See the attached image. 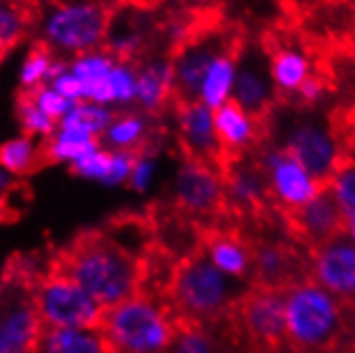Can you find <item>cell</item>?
<instances>
[{"instance_id": "obj_3", "label": "cell", "mask_w": 355, "mask_h": 353, "mask_svg": "<svg viewBox=\"0 0 355 353\" xmlns=\"http://www.w3.org/2000/svg\"><path fill=\"white\" fill-rule=\"evenodd\" d=\"M47 257H41L39 253H15L3 268L0 353H35L43 327L37 307V287L47 270Z\"/></svg>"}, {"instance_id": "obj_12", "label": "cell", "mask_w": 355, "mask_h": 353, "mask_svg": "<svg viewBox=\"0 0 355 353\" xmlns=\"http://www.w3.org/2000/svg\"><path fill=\"white\" fill-rule=\"evenodd\" d=\"M309 279L345 307L355 304V244L338 236L311 250Z\"/></svg>"}, {"instance_id": "obj_33", "label": "cell", "mask_w": 355, "mask_h": 353, "mask_svg": "<svg viewBox=\"0 0 355 353\" xmlns=\"http://www.w3.org/2000/svg\"><path fill=\"white\" fill-rule=\"evenodd\" d=\"M54 62H56V56L49 52V49H45L43 45L31 49L28 56L21 62V69H19L21 90H35V88L47 84L49 75H52Z\"/></svg>"}, {"instance_id": "obj_11", "label": "cell", "mask_w": 355, "mask_h": 353, "mask_svg": "<svg viewBox=\"0 0 355 353\" xmlns=\"http://www.w3.org/2000/svg\"><path fill=\"white\" fill-rule=\"evenodd\" d=\"M257 163L266 173L270 199L281 210H285V214H291L302 206H306L325 189L278 146H268L266 150H261Z\"/></svg>"}, {"instance_id": "obj_20", "label": "cell", "mask_w": 355, "mask_h": 353, "mask_svg": "<svg viewBox=\"0 0 355 353\" xmlns=\"http://www.w3.org/2000/svg\"><path fill=\"white\" fill-rule=\"evenodd\" d=\"M214 127L220 141L225 163L244 157L261 137V120L242 110L236 101L214 110Z\"/></svg>"}, {"instance_id": "obj_7", "label": "cell", "mask_w": 355, "mask_h": 353, "mask_svg": "<svg viewBox=\"0 0 355 353\" xmlns=\"http://www.w3.org/2000/svg\"><path fill=\"white\" fill-rule=\"evenodd\" d=\"M278 148H283L323 187L349 155L336 127L317 116H300L287 122Z\"/></svg>"}, {"instance_id": "obj_9", "label": "cell", "mask_w": 355, "mask_h": 353, "mask_svg": "<svg viewBox=\"0 0 355 353\" xmlns=\"http://www.w3.org/2000/svg\"><path fill=\"white\" fill-rule=\"evenodd\" d=\"M169 206L199 230H206V221H214L227 212L220 169L184 159L175 173Z\"/></svg>"}, {"instance_id": "obj_37", "label": "cell", "mask_w": 355, "mask_h": 353, "mask_svg": "<svg viewBox=\"0 0 355 353\" xmlns=\"http://www.w3.org/2000/svg\"><path fill=\"white\" fill-rule=\"evenodd\" d=\"M21 92H26L35 101V105L45 116H49V118H52L54 122H58V124L71 112V107L75 105V103H71L69 98H64L60 92H56L49 84H43V86H39L35 90H21Z\"/></svg>"}, {"instance_id": "obj_2", "label": "cell", "mask_w": 355, "mask_h": 353, "mask_svg": "<svg viewBox=\"0 0 355 353\" xmlns=\"http://www.w3.org/2000/svg\"><path fill=\"white\" fill-rule=\"evenodd\" d=\"M248 283L230 279L216 270L201 250H193L175 264L165 304L173 321L212 327L230 319Z\"/></svg>"}, {"instance_id": "obj_10", "label": "cell", "mask_w": 355, "mask_h": 353, "mask_svg": "<svg viewBox=\"0 0 355 353\" xmlns=\"http://www.w3.org/2000/svg\"><path fill=\"white\" fill-rule=\"evenodd\" d=\"M244 336L263 351L278 349L287 341L285 291L250 285L232 317Z\"/></svg>"}, {"instance_id": "obj_15", "label": "cell", "mask_w": 355, "mask_h": 353, "mask_svg": "<svg viewBox=\"0 0 355 353\" xmlns=\"http://www.w3.org/2000/svg\"><path fill=\"white\" fill-rule=\"evenodd\" d=\"M225 184V206L227 212H261L268 208L270 191L261 165L257 161H246L244 157L227 161L220 167Z\"/></svg>"}, {"instance_id": "obj_39", "label": "cell", "mask_w": 355, "mask_h": 353, "mask_svg": "<svg viewBox=\"0 0 355 353\" xmlns=\"http://www.w3.org/2000/svg\"><path fill=\"white\" fill-rule=\"evenodd\" d=\"M155 155H139L135 167H133V173H131V187L137 189V191H144L152 178V173H155Z\"/></svg>"}, {"instance_id": "obj_8", "label": "cell", "mask_w": 355, "mask_h": 353, "mask_svg": "<svg viewBox=\"0 0 355 353\" xmlns=\"http://www.w3.org/2000/svg\"><path fill=\"white\" fill-rule=\"evenodd\" d=\"M37 307L43 325L73 327V330H101L107 311L78 283L49 270H45L37 287Z\"/></svg>"}, {"instance_id": "obj_30", "label": "cell", "mask_w": 355, "mask_h": 353, "mask_svg": "<svg viewBox=\"0 0 355 353\" xmlns=\"http://www.w3.org/2000/svg\"><path fill=\"white\" fill-rule=\"evenodd\" d=\"M31 21V11L21 0H0V58L26 37Z\"/></svg>"}, {"instance_id": "obj_42", "label": "cell", "mask_w": 355, "mask_h": 353, "mask_svg": "<svg viewBox=\"0 0 355 353\" xmlns=\"http://www.w3.org/2000/svg\"><path fill=\"white\" fill-rule=\"evenodd\" d=\"M103 3H105V0H103Z\"/></svg>"}, {"instance_id": "obj_25", "label": "cell", "mask_w": 355, "mask_h": 353, "mask_svg": "<svg viewBox=\"0 0 355 353\" xmlns=\"http://www.w3.org/2000/svg\"><path fill=\"white\" fill-rule=\"evenodd\" d=\"M236 75H238V56L232 47H227L210 62L204 80H201L197 101L210 107L212 112L223 107L225 103H230L234 98Z\"/></svg>"}, {"instance_id": "obj_26", "label": "cell", "mask_w": 355, "mask_h": 353, "mask_svg": "<svg viewBox=\"0 0 355 353\" xmlns=\"http://www.w3.org/2000/svg\"><path fill=\"white\" fill-rule=\"evenodd\" d=\"M35 353H112V349L98 330L43 325Z\"/></svg>"}, {"instance_id": "obj_4", "label": "cell", "mask_w": 355, "mask_h": 353, "mask_svg": "<svg viewBox=\"0 0 355 353\" xmlns=\"http://www.w3.org/2000/svg\"><path fill=\"white\" fill-rule=\"evenodd\" d=\"M110 21L103 0H52L39 15V39L56 58L73 60L105 47Z\"/></svg>"}, {"instance_id": "obj_24", "label": "cell", "mask_w": 355, "mask_h": 353, "mask_svg": "<svg viewBox=\"0 0 355 353\" xmlns=\"http://www.w3.org/2000/svg\"><path fill=\"white\" fill-rule=\"evenodd\" d=\"M268 71L278 96H295L315 75L311 56L297 45H283L272 52Z\"/></svg>"}, {"instance_id": "obj_27", "label": "cell", "mask_w": 355, "mask_h": 353, "mask_svg": "<svg viewBox=\"0 0 355 353\" xmlns=\"http://www.w3.org/2000/svg\"><path fill=\"white\" fill-rule=\"evenodd\" d=\"M96 148H101L98 137L78 131V129H71V127H60L58 124V129L52 135L41 139V157L45 165L64 163V161L73 163Z\"/></svg>"}, {"instance_id": "obj_14", "label": "cell", "mask_w": 355, "mask_h": 353, "mask_svg": "<svg viewBox=\"0 0 355 353\" xmlns=\"http://www.w3.org/2000/svg\"><path fill=\"white\" fill-rule=\"evenodd\" d=\"M252 285L287 291L291 285L309 279L300 250L281 240H263L252 246Z\"/></svg>"}, {"instance_id": "obj_5", "label": "cell", "mask_w": 355, "mask_h": 353, "mask_svg": "<svg viewBox=\"0 0 355 353\" xmlns=\"http://www.w3.org/2000/svg\"><path fill=\"white\" fill-rule=\"evenodd\" d=\"M287 343L302 353H319L334 347L345 330V304L304 279L285 291Z\"/></svg>"}, {"instance_id": "obj_36", "label": "cell", "mask_w": 355, "mask_h": 353, "mask_svg": "<svg viewBox=\"0 0 355 353\" xmlns=\"http://www.w3.org/2000/svg\"><path fill=\"white\" fill-rule=\"evenodd\" d=\"M112 165H114V153L101 146L92 150V153L80 157L78 161H73L71 171L75 175H82V178H94V180L105 182L112 171Z\"/></svg>"}, {"instance_id": "obj_21", "label": "cell", "mask_w": 355, "mask_h": 353, "mask_svg": "<svg viewBox=\"0 0 355 353\" xmlns=\"http://www.w3.org/2000/svg\"><path fill=\"white\" fill-rule=\"evenodd\" d=\"M173 103V67L171 58H150L137 64L135 105L146 116H159Z\"/></svg>"}, {"instance_id": "obj_19", "label": "cell", "mask_w": 355, "mask_h": 353, "mask_svg": "<svg viewBox=\"0 0 355 353\" xmlns=\"http://www.w3.org/2000/svg\"><path fill=\"white\" fill-rule=\"evenodd\" d=\"M276 96L278 94L270 78L268 62H261L255 54L238 58V75L232 101H236L248 114L263 120L266 114H270Z\"/></svg>"}, {"instance_id": "obj_16", "label": "cell", "mask_w": 355, "mask_h": 353, "mask_svg": "<svg viewBox=\"0 0 355 353\" xmlns=\"http://www.w3.org/2000/svg\"><path fill=\"white\" fill-rule=\"evenodd\" d=\"M227 49L218 35L201 37L184 43L171 58L173 67V103H187L197 101L199 86L210 62Z\"/></svg>"}, {"instance_id": "obj_13", "label": "cell", "mask_w": 355, "mask_h": 353, "mask_svg": "<svg viewBox=\"0 0 355 353\" xmlns=\"http://www.w3.org/2000/svg\"><path fill=\"white\" fill-rule=\"evenodd\" d=\"M175 129L184 159L214 165L218 169L225 165V155L214 127V112L210 107L199 101L175 103Z\"/></svg>"}, {"instance_id": "obj_38", "label": "cell", "mask_w": 355, "mask_h": 353, "mask_svg": "<svg viewBox=\"0 0 355 353\" xmlns=\"http://www.w3.org/2000/svg\"><path fill=\"white\" fill-rule=\"evenodd\" d=\"M49 86H52L56 92H60L64 98H69L71 103H80V101H84V88H82V82L75 78V75L71 73L69 64L64 71H60L56 78L49 82Z\"/></svg>"}, {"instance_id": "obj_41", "label": "cell", "mask_w": 355, "mask_h": 353, "mask_svg": "<svg viewBox=\"0 0 355 353\" xmlns=\"http://www.w3.org/2000/svg\"><path fill=\"white\" fill-rule=\"evenodd\" d=\"M345 238H349L355 244V214L345 216Z\"/></svg>"}, {"instance_id": "obj_1", "label": "cell", "mask_w": 355, "mask_h": 353, "mask_svg": "<svg viewBox=\"0 0 355 353\" xmlns=\"http://www.w3.org/2000/svg\"><path fill=\"white\" fill-rule=\"evenodd\" d=\"M47 270L78 283L105 309L137 295L141 283V259L122 248L101 227L84 230L64 246L49 250Z\"/></svg>"}, {"instance_id": "obj_23", "label": "cell", "mask_w": 355, "mask_h": 353, "mask_svg": "<svg viewBox=\"0 0 355 353\" xmlns=\"http://www.w3.org/2000/svg\"><path fill=\"white\" fill-rule=\"evenodd\" d=\"M118 58H114L107 49H94V52L82 54L78 58L69 60L71 73L82 82L84 101L96 105L112 107V94H110V73Z\"/></svg>"}, {"instance_id": "obj_17", "label": "cell", "mask_w": 355, "mask_h": 353, "mask_svg": "<svg viewBox=\"0 0 355 353\" xmlns=\"http://www.w3.org/2000/svg\"><path fill=\"white\" fill-rule=\"evenodd\" d=\"M285 216L293 236L311 250L338 236H345V214L325 189L306 206Z\"/></svg>"}, {"instance_id": "obj_34", "label": "cell", "mask_w": 355, "mask_h": 353, "mask_svg": "<svg viewBox=\"0 0 355 353\" xmlns=\"http://www.w3.org/2000/svg\"><path fill=\"white\" fill-rule=\"evenodd\" d=\"M17 120L21 124L24 135H28V137L45 139L58 129V122L45 116L26 92H19V96H17Z\"/></svg>"}, {"instance_id": "obj_22", "label": "cell", "mask_w": 355, "mask_h": 353, "mask_svg": "<svg viewBox=\"0 0 355 353\" xmlns=\"http://www.w3.org/2000/svg\"><path fill=\"white\" fill-rule=\"evenodd\" d=\"M148 118L150 116L141 112H116L112 124L101 137V146L112 153L155 155V133Z\"/></svg>"}, {"instance_id": "obj_32", "label": "cell", "mask_w": 355, "mask_h": 353, "mask_svg": "<svg viewBox=\"0 0 355 353\" xmlns=\"http://www.w3.org/2000/svg\"><path fill=\"white\" fill-rule=\"evenodd\" d=\"M325 191L332 195L345 216L355 214V155H347L338 169L327 180Z\"/></svg>"}, {"instance_id": "obj_28", "label": "cell", "mask_w": 355, "mask_h": 353, "mask_svg": "<svg viewBox=\"0 0 355 353\" xmlns=\"http://www.w3.org/2000/svg\"><path fill=\"white\" fill-rule=\"evenodd\" d=\"M0 167L15 175H28L45 167L41 157V141L35 137L19 135L0 144Z\"/></svg>"}, {"instance_id": "obj_40", "label": "cell", "mask_w": 355, "mask_h": 353, "mask_svg": "<svg viewBox=\"0 0 355 353\" xmlns=\"http://www.w3.org/2000/svg\"><path fill=\"white\" fill-rule=\"evenodd\" d=\"M323 94H325V82L321 78H317V75H313V78L300 88V92L295 96L302 101L304 105H315L323 98Z\"/></svg>"}, {"instance_id": "obj_29", "label": "cell", "mask_w": 355, "mask_h": 353, "mask_svg": "<svg viewBox=\"0 0 355 353\" xmlns=\"http://www.w3.org/2000/svg\"><path fill=\"white\" fill-rule=\"evenodd\" d=\"M165 353H227V351L210 327L175 321V330Z\"/></svg>"}, {"instance_id": "obj_31", "label": "cell", "mask_w": 355, "mask_h": 353, "mask_svg": "<svg viewBox=\"0 0 355 353\" xmlns=\"http://www.w3.org/2000/svg\"><path fill=\"white\" fill-rule=\"evenodd\" d=\"M114 110L105 105L88 103V101H80L71 107V112L60 120V127H71L84 133H90L94 137H103L107 127L114 120Z\"/></svg>"}, {"instance_id": "obj_6", "label": "cell", "mask_w": 355, "mask_h": 353, "mask_svg": "<svg viewBox=\"0 0 355 353\" xmlns=\"http://www.w3.org/2000/svg\"><path fill=\"white\" fill-rule=\"evenodd\" d=\"M175 321L165 302L133 295L105 311L101 334L112 353H165Z\"/></svg>"}, {"instance_id": "obj_35", "label": "cell", "mask_w": 355, "mask_h": 353, "mask_svg": "<svg viewBox=\"0 0 355 353\" xmlns=\"http://www.w3.org/2000/svg\"><path fill=\"white\" fill-rule=\"evenodd\" d=\"M137 90V64L131 60H116L110 73L112 105H133Z\"/></svg>"}, {"instance_id": "obj_18", "label": "cell", "mask_w": 355, "mask_h": 353, "mask_svg": "<svg viewBox=\"0 0 355 353\" xmlns=\"http://www.w3.org/2000/svg\"><path fill=\"white\" fill-rule=\"evenodd\" d=\"M199 250L230 279L246 283L252 274V246L232 230H218V227L201 230Z\"/></svg>"}]
</instances>
